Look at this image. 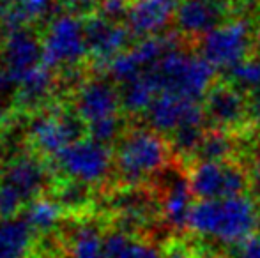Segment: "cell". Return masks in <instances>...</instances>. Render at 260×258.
I'll list each match as a JSON object with an SVG mask.
<instances>
[{"label": "cell", "instance_id": "obj_17", "mask_svg": "<svg viewBox=\"0 0 260 258\" xmlns=\"http://www.w3.org/2000/svg\"><path fill=\"white\" fill-rule=\"evenodd\" d=\"M177 0H131L126 27L140 39L159 35L174 21Z\"/></svg>", "mask_w": 260, "mask_h": 258}, {"label": "cell", "instance_id": "obj_41", "mask_svg": "<svg viewBox=\"0 0 260 258\" xmlns=\"http://www.w3.org/2000/svg\"><path fill=\"white\" fill-rule=\"evenodd\" d=\"M253 35H255V43H257V46H258V48H260V20H258L257 27H255V32H253Z\"/></svg>", "mask_w": 260, "mask_h": 258}, {"label": "cell", "instance_id": "obj_27", "mask_svg": "<svg viewBox=\"0 0 260 258\" xmlns=\"http://www.w3.org/2000/svg\"><path fill=\"white\" fill-rule=\"evenodd\" d=\"M234 152V140L226 131L221 129H211L206 133L199 151H197V159L199 163L204 161H214L221 163L232 156Z\"/></svg>", "mask_w": 260, "mask_h": 258}, {"label": "cell", "instance_id": "obj_23", "mask_svg": "<svg viewBox=\"0 0 260 258\" xmlns=\"http://www.w3.org/2000/svg\"><path fill=\"white\" fill-rule=\"evenodd\" d=\"M68 258H106L105 234L96 225H80L69 237Z\"/></svg>", "mask_w": 260, "mask_h": 258}, {"label": "cell", "instance_id": "obj_24", "mask_svg": "<svg viewBox=\"0 0 260 258\" xmlns=\"http://www.w3.org/2000/svg\"><path fill=\"white\" fill-rule=\"evenodd\" d=\"M113 207L122 227H140L151 217V200L142 191H124L113 200Z\"/></svg>", "mask_w": 260, "mask_h": 258}, {"label": "cell", "instance_id": "obj_12", "mask_svg": "<svg viewBox=\"0 0 260 258\" xmlns=\"http://www.w3.org/2000/svg\"><path fill=\"white\" fill-rule=\"evenodd\" d=\"M145 121L156 133H174L184 126H204L207 121L204 106L197 101L184 99L174 94H157Z\"/></svg>", "mask_w": 260, "mask_h": 258}, {"label": "cell", "instance_id": "obj_38", "mask_svg": "<svg viewBox=\"0 0 260 258\" xmlns=\"http://www.w3.org/2000/svg\"><path fill=\"white\" fill-rule=\"evenodd\" d=\"M7 34H9V30H7V27H6V25H4V21L0 20V50H2L4 43H6Z\"/></svg>", "mask_w": 260, "mask_h": 258}, {"label": "cell", "instance_id": "obj_30", "mask_svg": "<svg viewBox=\"0 0 260 258\" xmlns=\"http://www.w3.org/2000/svg\"><path fill=\"white\" fill-rule=\"evenodd\" d=\"M57 202L64 207V210H80L89 202V186L68 180V184L60 188Z\"/></svg>", "mask_w": 260, "mask_h": 258}, {"label": "cell", "instance_id": "obj_14", "mask_svg": "<svg viewBox=\"0 0 260 258\" xmlns=\"http://www.w3.org/2000/svg\"><path fill=\"white\" fill-rule=\"evenodd\" d=\"M204 112L214 129L230 131L244 126L250 119L248 97L230 83H218L204 97Z\"/></svg>", "mask_w": 260, "mask_h": 258}, {"label": "cell", "instance_id": "obj_1", "mask_svg": "<svg viewBox=\"0 0 260 258\" xmlns=\"http://www.w3.org/2000/svg\"><path fill=\"white\" fill-rule=\"evenodd\" d=\"M257 227V205L250 196L239 195L221 200H197L188 228L204 237L234 246L253 235Z\"/></svg>", "mask_w": 260, "mask_h": 258}, {"label": "cell", "instance_id": "obj_18", "mask_svg": "<svg viewBox=\"0 0 260 258\" xmlns=\"http://www.w3.org/2000/svg\"><path fill=\"white\" fill-rule=\"evenodd\" d=\"M195 195H193L191 188H189V180L184 177H175L170 180L167 186L163 196V203H161V210L167 219L168 227L174 230H182V228L189 227V216L193 210V202Z\"/></svg>", "mask_w": 260, "mask_h": 258}, {"label": "cell", "instance_id": "obj_13", "mask_svg": "<svg viewBox=\"0 0 260 258\" xmlns=\"http://www.w3.org/2000/svg\"><path fill=\"white\" fill-rule=\"evenodd\" d=\"M122 110L120 92L112 82L105 78H94L80 83L75 94V114L87 126L106 119L119 117Z\"/></svg>", "mask_w": 260, "mask_h": 258}, {"label": "cell", "instance_id": "obj_2", "mask_svg": "<svg viewBox=\"0 0 260 258\" xmlns=\"http://www.w3.org/2000/svg\"><path fill=\"white\" fill-rule=\"evenodd\" d=\"M149 72L159 94H174L197 103L207 96L216 78V69L200 53L184 52L181 46L168 52Z\"/></svg>", "mask_w": 260, "mask_h": 258}, {"label": "cell", "instance_id": "obj_29", "mask_svg": "<svg viewBox=\"0 0 260 258\" xmlns=\"http://www.w3.org/2000/svg\"><path fill=\"white\" fill-rule=\"evenodd\" d=\"M206 133L204 126H184L170 134V149L175 154L195 156Z\"/></svg>", "mask_w": 260, "mask_h": 258}, {"label": "cell", "instance_id": "obj_32", "mask_svg": "<svg viewBox=\"0 0 260 258\" xmlns=\"http://www.w3.org/2000/svg\"><path fill=\"white\" fill-rule=\"evenodd\" d=\"M131 0H100V14L110 21H117L120 23L122 20L127 18V11H129Z\"/></svg>", "mask_w": 260, "mask_h": 258}, {"label": "cell", "instance_id": "obj_39", "mask_svg": "<svg viewBox=\"0 0 260 258\" xmlns=\"http://www.w3.org/2000/svg\"><path fill=\"white\" fill-rule=\"evenodd\" d=\"M6 152H4V147L0 145V173H2V170L6 168Z\"/></svg>", "mask_w": 260, "mask_h": 258}, {"label": "cell", "instance_id": "obj_19", "mask_svg": "<svg viewBox=\"0 0 260 258\" xmlns=\"http://www.w3.org/2000/svg\"><path fill=\"white\" fill-rule=\"evenodd\" d=\"M36 235L23 216L0 217V258H28Z\"/></svg>", "mask_w": 260, "mask_h": 258}, {"label": "cell", "instance_id": "obj_33", "mask_svg": "<svg viewBox=\"0 0 260 258\" xmlns=\"http://www.w3.org/2000/svg\"><path fill=\"white\" fill-rule=\"evenodd\" d=\"M64 13L73 16H92V11L100 6V0H57Z\"/></svg>", "mask_w": 260, "mask_h": 258}, {"label": "cell", "instance_id": "obj_40", "mask_svg": "<svg viewBox=\"0 0 260 258\" xmlns=\"http://www.w3.org/2000/svg\"><path fill=\"white\" fill-rule=\"evenodd\" d=\"M9 85L7 83V80H6V76H4V71H2V67H0V92H4V89Z\"/></svg>", "mask_w": 260, "mask_h": 258}, {"label": "cell", "instance_id": "obj_37", "mask_svg": "<svg viewBox=\"0 0 260 258\" xmlns=\"http://www.w3.org/2000/svg\"><path fill=\"white\" fill-rule=\"evenodd\" d=\"M163 258H188V253H186L182 248H172L165 253Z\"/></svg>", "mask_w": 260, "mask_h": 258}, {"label": "cell", "instance_id": "obj_21", "mask_svg": "<svg viewBox=\"0 0 260 258\" xmlns=\"http://www.w3.org/2000/svg\"><path fill=\"white\" fill-rule=\"evenodd\" d=\"M120 103L122 110L129 115H140L151 108L152 101L157 97V87L152 80L151 72L140 76L137 80H131L127 83H122L119 89Z\"/></svg>", "mask_w": 260, "mask_h": 258}, {"label": "cell", "instance_id": "obj_26", "mask_svg": "<svg viewBox=\"0 0 260 258\" xmlns=\"http://www.w3.org/2000/svg\"><path fill=\"white\" fill-rule=\"evenodd\" d=\"M55 0H13V6L7 7L2 21L7 30L27 27L28 21L39 20L52 11Z\"/></svg>", "mask_w": 260, "mask_h": 258}, {"label": "cell", "instance_id": "obj_22", "mask_svg": "<svg viewBox=\"0 0 260 258\" xmlns=\"http://www.w3.org/2000/svg\"><path fill=\"white\" fill-rule=\"evenodd\" d=\"M105 251L106 258H163L152 244L137 241L120 228L105 234Z\"/></svg>", "mask_w": 260, "mask_h": 258}, {"label": "cell", "instance_id": "obj_34", "mask_svg": "<svg viewBox=\"0 0 260 258\" xmlns=\"http://www.w3.org/2000/svg\"><path fill=\"white\" fill-rule=\"evenodd\" d=\"M234 258H260V234H253L244 241L234 244Z\"/></svg>", "mask_w": 260, "mask_h": 258}, {"label": "cell", "instance_id": "obj_35", "mask_svg": "<svg viewBox=\"0 0 260 258\" xmlns=\"http://www.w3.org/2000/svg\"><path fill=\"white\" fill-rule=\"evenodd\" d=\"M248 112L251 121L260 124V87L248 94Z\"/></svg>", "mask_w": 260, "mask_h": 258}, {"label": "cell", "instance_id": "obj_42", "mask_svg": "<svg viewBox=\"0 0 260 258\" xmlns=\"http://www.w3.org/2000/svg\"><path fill=\"white\" fill-rule=\"evenodd\" d=\"M6 11H7V4L4 2V0H0V20L4 18V14H6Z\"/></svg>", "mask_w": 260, "mask_h": 258}, {"label": "cell", "instance_id": "obj_36", "mask_svg": "<svg viewBox=\"0 0 260 258\" xmlns=\"http://www.w3.org/2000/svg\"><path fill=\"white\" fill-rule=\"evenodd\" d=\"M250 186L253 190V193L260 196V158L257 159V166H255V170L250 175Z\"/></svg>", "mask_w": 260, "mask_h": 258}, {"label": "cell", "instance_id": "obj_6", "mask_svg": "<svg viewBox=\"0 0 260 258\" xmlns=\"http://www.w3.org/2000/svg\"><path fill=\"white\" fill-rule=\"evenodd\" d=\"M41 43L45 65H48L50 69H75L89 55L85 41V21L68 13L52 18Z\"/></svg>", "mask_w": 260, "mask_h": 258}, {"label": "cell", "instance_id": "obj_4", "mask_svg": "<svg viewBox=\"0 0 260 258\" xmlns=\"http://www.w3.org/2000/svg\"><path fill=\"white\" fill-rule=\"evenodd\" d=\"M48 184V168L32 154L13 158L0 173V217L20 216Z\"/></svg>", "mask_w": 260, "mask_h": 258}, {"label": "cell", "instance_id": "obj_11", "mask_svg": "<svg viewBox=\"0 0 260 258\" xmlns=\"http://www.w3.org/2000/svg\"><path fill=\"white\" fill-rule=\"evenodd\" d=\"M45 65L41 39L30 28H16L7 34L0 50V67L9 85H20L25 78Z\"/></svg>", "mask_w": 260, "mask_h": 258}, {"label": "cell", "instance_id": "obj_3", "mask_svg": "<svg viewBox=\"0 0 260 258\" xmlns=\"http://www.w3.org/2000/svg\"><path fill=\"white\" fill-rule=\"evenodd\" d=\"M170 145L154 129H129L119 138L115 170L126 186H140L167 165Z\"/></svg>", "mask_w": 260, "mask_h": 258}, {"label": "cell", "instance_id": "obj_20", "mask_svg": "<svg viewBox=\"0 0 260 258\" xmlns=\"http://www.w3.org/2000/svg\"><path fill=\"white\" fill-rule=\"evenodd\" d=\"M55 89L53 72L48 65H41L38 71L32 72L28 78H25L16 87V96L14 101L21 110L36 112L41 110L48 99L52 97Z\"/></svg>", "mask_w": 260, "mask_h": 258}, {"label": "cell", "instance_id": "obj_7", "mask_svg": "<svg viewBox=\"0 0 260 258\" xmlns=\"http://www.w3.org/2000/svg\"><path fill=\"white\" fill-rule=\"evenodd\" d=\"M255 35L246 20H226L200 38L199 53L214 69H225L237 65L248 59L253 48Z\"/></svg>", "mask_w": 260, "mask_h": 258}, {"label": "cell", "instance_id": "obj_25", "mask_svg": "<svg viewBox=\"0 0 260 258\" xmlns=\"http://www.w3.org/2000/svg\"><path fill=\"white\" fill-rule=\"evenodd\" d=\"M64 216V207L57 200L39 196L23 210V217L34 228L36 234H50Z\"/></svg>", "mask_w": 260, "mask_h": 258}, {"label": "cell", "instance_id": "obj_31", "mask_svg": "<svg viewBox=\"0 0 260 258\" xmlns=\"http://www.w3.org/2000/svg\"><path fill=\"white\" fill-rule=\"evenodd\" d=\"M122 129H124V121L120 119V115L119 117H112V119H106V121L96 122V124L87 126L89 136L98 141H103L106 145L119 140V138L124 134Z\"/></svg>", "mask_w": 260, "mask_h": 258}, {"label": "cell", "instance_id": "obj_8", "mask_svg": "<svg viewBox=\"0 0 260 258\" xmlns=\"http://www.w3.org/2000/svg\"><path fill=\"white\" fill-rule=\"evenodd\" d=\"M85 124L75 112L64 108H48L39 112L28 124V138L41 154L55 158L73 141L80 140Z\"/></svg>", "mask_w": 260, "mask_h": 258}, {"label": "cell", "instance_id": "obj_28", "mask_svg": "<svg viewBox=\"0 0 260 258\" xmlns=\"http://www.w3.org/2000/svg\"><path fill=\"white\" fill-rule=\"evenodd\" d=\"M226 83L248 92L260 87V59H246L226 71Z\"/></svg>", "mask_w": 260, "mask_h": 258}, {"label": "cell", "instance_id": "obj_5", "mask_svg": "<svg viewBox=\"0 0 260 258\" xmlns=\"http://www.w3.org/2000/svg\"><path fill=\"white\" fill-rule=\"evenodd\" d=\"M55 168L68 180L83 186L103 184L115 166V156L110 145L94 138H80L53 158Z\"/></svg>", "mask_w": 260, "mask_h": 258}, {"label": "cell", "instance_id": "obj_15", "mask_svg": "<svg viewBox=\"0 0 260 258\" xmlns=\"http://www.w3.org/2000/svg\"><path fill=\"white\" fill-rule=\"evenodd\" d=\"M129 39V28L117 21L106 20L101 14H92L85 20L87 52L101 67H108L117 55L126 52Z\"/></svg>", "mask_w": 260, "mask_h": 258}, {"label": "cell", "instance_id": "obj_9", "mask_svg": "<svg viewBox=\"0 0 260 258\" xmlns=\"http://www.w3.org/2000/svg\"><path fill=\"white\" fill-rule=\"evenodd\" d=\"M197 200H221L244 195L250 177L237 165L229 161L199 163L188 177Z\"/></svg>", "mask_w": 260, "mask_h": 258}, {"label": "cell", "instance_id": "obj_10", "mask_svg": "<svg viewBox=\"0 0 260 258\" xmlns=\"http://www.w3.org/2000/svg\"><path fill=\"white\" fill-rule=\"evenodd\" d=\"M175 48H179V39L175 34H159L142 39L133 48L117 55L106 69L113 82L122 85L147 75L168 52Z\"/></svg>", "mask_w": 260, "mask_h": 258}, {"label": "cell", "instance_id": "obj_16", "mask_svg": "<svg viewBox=\"0 0 260 258\" xmlns=\"http://www.w3.org/2000/svg\"><path fill=\"white\" fill-rule=\"evenodd\" d=\"M226 0H181L175 9V27L188 38H204L225 21Z\"/></svg>", "mask_w": 260, "mask_h": 258}]
</instances>
